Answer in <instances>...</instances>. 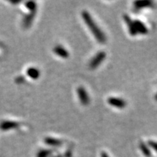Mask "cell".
Returning a JSON list of instances; mask_svg holds the SVG:
<instances>
[{
	"instance_id": "obj_10",
	"label": "cell",
	"mask_w": 157,
	"mask_h": 157,
	"mask_svg": "<svg viewBox=\"0 0 157 157\" xmlns=\"http://www.w3.org/2000/svg\"><path fill=\"white\" fill-rule=\"evenodd\" d=\"M153 2L151 1H137L134 3L135 7H137V9H142L143 7H151L152 5Z\"/></svg>"
},
{
	"instance_id": "obj_14",
	"label": "cell",
	"mask_w": 157,
	"mask_h": 157,
	"mask_svg": "<svg viewBox=\"0 0 157 157\" xmlns=\"http://www.w3.org/2000/svg\"><path fill=\"white\" fill-rule=\"evenodd\" d=\"M102 157H109V156H108V155L105 154V153H103V154H102Z\"/></svg>"
},
{
	"instance_id": "obj_1",
	"label": "cell",
	"mask_w": 157,
	"mask_h": 157,
	"mask_svg": "<svg viewBox=\"0 0 157 157\" xmlns=\"http://www.w3.org/2000/svg\"><path fill=\"white\" fill-rule=\"evenodd\" d=\"M82 15L84 23H86L88 28L90 29V30L93 33V34L95 37V39H97L98 42L102 43V44L105 43V41H106L105 36L104 35L103 31L98 26L95 21H94V20L92 18L90 13L87 11H83L82 13Z\"/></svg>"
},
{
	"instance_id": "obj_7",
	"label": "cell",
	"mask_w": 157,
	"mask_h": 157,
	"mask_svg": "<svg viewBox=\"0 0 157 157\" xmlns=\"http://www.w3.org/2000/svg\"><path fill=\"white\" fill-rule=\"evenodd\" d=\"M133 22H134V25L135 29L137 31V33H140L141 34H146L148 33V29H147L146 25L142 21H138V20H135Z\"/></svg>"
},
{
	"instance_id": "obj_4",
	"label": "cell",
	"mask_w": 157,
	"mask_h": 157,
	"mask_svg": "<svg viewBox=\"0 0 157 157\" xmlns=\"http://www.w3.org/2000/svg\"><path fill=\"white\" fill-rule=\"evenodd\" d=\"M77 94L78 99L82 104H83L84 105H87L90 103V97L84 87H78L77 89Z\"/></svg>"
},
{
	"instance_id": "obj_5",
	"label": "cell",
	"mask_w": 157,
	"mask_h": 157,
	"mask_svg": "<svg viewBox=\"0 0 157 157\" xmlns=\"http://www.w3.org/2000/svg\"><path fill=\"white\" fill-rule=\"evenodd\" d=\"M18 122V121H17ZM17 121H12V120H5L2 122L0 124V128L2 130L7 131L10 130V129H15V127H18L21 125V124L17 123Z\"/></svg>"
},
{
	"instance_id": "obj_8",
	"label": "cell",
	"mask_w": 157,
	"mask_h": 157,
	"mask_svg": "<svg viewBox=\"0 0 157 157\" xmlns=\"http://www.w3.org/2000/svg\"><path fill=\"white\" fill-rule=\"evenodd\" d=\"M124 21L127 23V26H128L129 33H130L132 36H135L137 33L136 29H135L134 22H133L132 20H131L130 17L127 16V15H124Z\"/></svg>"
},
{
	"instance_id": "obj_6",
	"label": "cell",
	"mask_w": 157,
	"mask_h": 157,
	"mask_svg": "<svg viewBox=\"0 0 157 157\" xmlns=\"http://www.w3.org/2000/svg\"><path fill=\"white\" fill-rule=\"evenodd\" d=\"M54 53L60 58H67L69 56V53L67 50L65 49L63 46L60 45H57L53 49Z\"/></svg>"
},
{
	"instance_id": "obj_15",
	"label": "cell",
	"mask_w": 157,
	"mask_h": 157,
	"mask_svg": "<svg viewBox=\"0 0 157 157\" xmlns=\"http://www.w3.org/2000/svg\"><path fill=\"white\" fill-rule=\"evenodd\" d=\"M155 99H156V101H157V94L156 95V97H155Z\"/></svg>"
},
{
	"instance_id": "obj_9",
	"label": "cell",
	"mask_w": 157,
	"mask_h": 157,
	"mask_svg": "<svg viewBox=\"0 0 157 157\" xmlns=\"http://www.w3.org/2000/svg\"><path fill=\"white\" fill-rule=\"evenodd\" d=\"M26 74L32 79H36L39 77V71L36 68L29 67L26 70Z\"/></svg>"
},
{
	"instance_id": "obj_11",
	"label": "cell",
	"mask_w": 157,
	"mask_h": 157,
	"mask_svg": "<svg viewBox=\"0 0 157 157\" xmlns=\"http://www.w3.org/2000/svg\"><path fill=\"white\" fill-rule=\"evenodd\" d=\"M140 148L141 149L143 154L144 155H146V156H149L151 155V152H150V151H149V148L147 147V146L144 143L141 142L140 143Z\"/></svg>"
},
{
	"instance_id": "obj_3",
	"label": "cell",
	"mask_w": 157,
	"mask_h": 157,
	"mask_svg": "<svg viewBox=\"0 0 157 157\" xmlns=\"http://www.w3.org/2000/svg\"><path fill=\"white\" fill-rule=\"evenodd\" d=\"M108 103L111 106L117 108V109H124L127 105L126 101L124 100L119 98L111 97L108 99Z\"/></svg>"
},
{
	"instance_id": "obj_2",
	"label": "cell",
	"mask_w": 157,
	"mask_h": 157,
	"mask_svg": "<svg viewBox=\"0 0 157 157\" xmlns=\"http://www.w3.org/2000/svg\"><path fill=\"white\" fill-rule=\"evenodd\" d=\"M105 56H106V54H105V52H103V51L98 52V53L95 55V56L92 59L91 61H90V67L93 68V69L97 68L98 66H99L101 63L105 60Z\"/></svg>"
},
{
	"instance_id": "obj_13",
	"label": "cell",
	"mask_w": 157,
	"mask_h": 157,
	"mask_svg": "<svg viewBox=\"0 0 157 157\" xmlns=\"http://www.w3.org/2000/svg\"><path fill=\"white\" fill-rule=\"evenodd\" d=\"M3 52H4V49H3V48H2L1 44H0V56H1L4 53Z\"/></svg>"
},
{
	"instance_id": "obj_12",
	"label": "cell",
	"mask_w": 157,
	"mask_h": 157,
	"mask_svg": "<svg viewBox=\"0 0 157 157\" xmlns=\"http://www.w3.org/2000/svg\"><path fill=\"white\" fill-rule=\"evenodd\" d=\"M148 145L154 149L155 151L157 152V142H155V141H149Z\"/></svg>"
}]
</instances>
